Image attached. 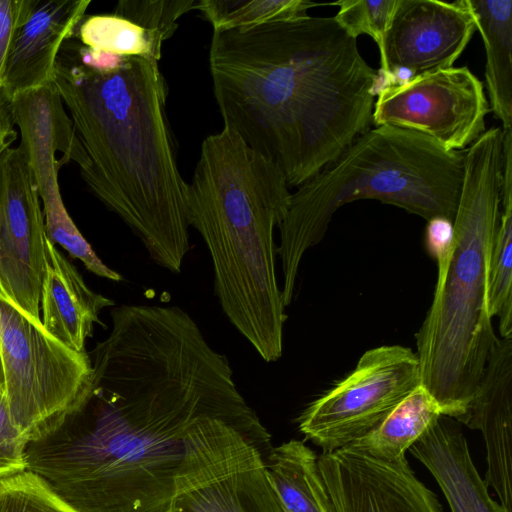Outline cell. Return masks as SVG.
<instances>
[{
	"instance_id": "1",
	"label": "cell",
	"mask_w": 512,
	"mask_h": 512,
	"mask_svg": "<svg viewBox=\"0 0 512 512\" xmlns=\"http://www.w3.org/2000/svg\"><path fill=\"white\" fill-rule=\"evenodd\" d=\"M89 354L81 428L30 443L27 470L77 512H170L185 436L206 416L262 427L227 357L172 305L123 304Z\"/></svg>"
},
{
	"instance_id": "2",
	"label": "cell",
	"mask_w": 512,
	"mask_h": 512,
	"mask_svg": "<svg viewBox=\"0 0 512 512\" xmlns=\"http://www.w3.org/2000/svg\"><path fill=\"white\" fill-rule=\"evenodd\" d=\"M334 17L213 32L209 68L224 126L299 187L373 124L379 71Z\"/></svg>"
},
{
	"instance_id": "3",
	"label": "cell",
	"mask_w": 512,
	"mask_h": 512,
	"mask_svg": "<svg viewBox=\"0 0 512 512\" xmlns=\"http://www.w3.org/2000/svg\"><path fill=\"white\" fill-rule=\"evenodd\" d=\"M74 37L61 47L52 83L88 158L81 177L149 257L178 274L190 250L188 183L176 161L158 61L126 57L117 68H98Z\"/></svg>"
},
{
	"instance_id": "4",
	"label": "cell",
	"mask_w": 512,
	"mask_h": 512,
	"mask_svg": "<svg viewBox=\"0 0 512 512\" xmlns=\"http://www.w3.org/2000/svg\"><path fill=\"white\" fill-rule=\"evenodd\" d=\"M290 197L280 166L231 129L223 127L203 140L187 185L189 226L208 249L224 314L265 362L283 354L287 315L274 230Z\"/></svg>"
},
{
	"instance_id": "5",
	"label": "cell",
	"mask_w": 512,
	"mask_h": 512,
	"mask_svg": "<svg viewBox=\"0 0 512 512\" xmlns=\"http://www.w3.org/2000/svg\"><path fill=\"white\" fill-rule=\"evenodd\" d=\"M503 138V129L492 127L465 150L451 254L437 271L432 304L415 334L421 384L443 416L463 424L499 339L488 309V280L500 216Z\"/></svg>"
},
{
	"instance_id": "6",
	"label": "cell",
	"mask_w": 512,
	"mask_h": 512,
	"mask_svg": "<svg viewBox=\"0 0 512 512\" xmlns=\"http://www.w3.org/2000/svg\"><path fill=\"white\" fill-rule=\"evenodd\" d=\"M465 150L446 149L417 131L391 125L370 128L333 162L291 193L278 226L282 299L292 302L306 251L325 236L342 205L375 199L398 206L427 222L453 224L464 177Z\"/></svg>"
},
{
	"instance_id": "7",
	"label": "cell",
	"mask_w": 512,
	"mask_h": 512,
	"mask_svg": "<svg viewBox=\"0 0 512 512\" xmlns=\"http://www.w3.org/2000/svg\"><path fill=\"white\" fill-rule=\"evenodd\" d=\"M0 353L9 410L29 444L59 432L88 402L89 354L58 341L1 292Z\"/></svg>"
},
{
	"instance_id": "8",
	"label": "cell",
	"mask_w": 512,
	"mask_h": 512,
	"mask_svg": "<svg viewBox=\"0 0 512 512\" xmlns=\"http://www.w3.org/2000/svg\"><path fill=\"white\" fill-rule=\"evenodd\" d=\"M272 448L264 426L197 420L185 436L170 512H284L263 459Z\"/></svg>"
},
{
	"instance_id": "9",
	"label": "cell",
	"mask_w": 512,
	"mask_h": 512,
	"mask_svg": "<svg viewBox=\"0 0 512 512\" xmlns=\"http://www.w3.org/2000/svg\"><path fill=\"white\" fill-rule=\"evenodd\" d=\"M421 384L416 353L401 345L367 350L356 367L310 402L297 418L299 431L331 452L376 428Z\"/></svg>"
},
{
	"instance_id": "10",
	"label": "cell",
	"mask_w": 512,
	"mask_h": 512,
	"mask_svg": "<svg viewBox=\"0 0 512 512\" xmlns=\"http://www.w3.org/2000/svg\"><path fill=\"white\" fill-rule=\"evenodd\" d=\"M490 112L483 83L468 67H449L377 91L375 126L420 132L450 150H463L485 131Z\"/></svg>"
},
{
	"instance_id": "11",
	"label": "cell",
	"mask_w": 512,
	"mask_h": 512,
	"mask_svg": "<svg viewBox=\"0 0 512 512\" xmlns=\"http://www.w3.org/2000/svg\"><path fill=\"white\" fill-rule=\"evenodd\" d=\"M20 135L19 149L31 169L40 201L47 238L63 249L74 247L82 234L65 208L58 172L73 161L80 172L88 165L87 155L72 120L53 83L17 94L8 101Z\"/></svg>"
},
{
	"instance_id": "12",
	"label": "cell",
	"mask_w": 512,
	"mask_h": 512,
	"mask_svg": "<svg viewBox=\"0 0 512 512\" xmlns=\"http://www.w3.org/2000/svg\"><path fill=\"white\" fill-rule=\"evenodd\" d=\"M46 239L31 169L19 147H9L0 154V292L36 319Z\"/></svg>"
},
{
	"instance_id": "13",
	"label": "cell",
	"mask_w": 512,
	"mask_h": 512,
	"mask_svg": "<svg viewBox=\"0 0 512 512\" xmlns=\"http://www.w3.org/2000/svg\"><path fill=\"white\" fill-rule=\"evenodd\" d=\"M476 25L466 0H397L379 47L380 77L396 83L452 67Z\"/></svg>"
},
{
	"instance_id": "14",
	"label": "cell",
	"mask_w": 512,
	"mask_h": 512,
	"mask_svg": "<svg viewBox=\"0 0 512 512\" xmlns=\"http://www.w3.org/2000/svg\"><path fill=\"white\" fill-rule=\"evenodd\" d=\"M331 512H444L406 457L382 460L352 447L318 456Z\"/></svg>"
},
{
	"instance_id": "15",
	"label": "cell",
	"mask_w": 512,
	"mask_h": 512,
	"mask_svg": "<svg viewBox=\"0 0 512 512\" xmlns=\"http://www.w3.org/2000/svg\"><path fill=\"white\" fill-rule=\"evenodd\" d=\"M90 4V0H20L2 78L1 93L8 101L53 82L61 47L76 35Z\"/></svg>"
},
{
	"instance_id": "16",
	"label": "cell",
	"mask_w": 512,
	"mask_h": 512,
	"mask_svg": "<svg viewBox=\"0 0 512 512\" xmlns=\"http://www.w3.org/2000/svg\"><path fill=\"white\" fill-rule=\"evenodd\" d=\"M465 425L482 433L487 461L484 481L512 512V337L495 344Z\"/></svg>"
},
{
	"instance_id": "17",
	"label": "cell",
	"mask_w": 512,
	"mask_h": 512,
	"mask_svg": "<svg viewBox=\"0 0 512 512\" xmlns=\"http://www.w3.org/2000/svg\"><path fill=\"white\" fill-rule=\"evenodd\" d=\"M408 450L434 477L451 512H507L491 497L454 419L440 416Z\"/></svg>"
},
{
	"instance_id": "18",
	"label": "cell",
	"mask_w": 512,
	"mask_h": 512,
	"mask_svg": "<svg viewBox=\"0 0 512 512\" xmlns=\"http://www.w3.org/2000/svg\"><path fill=\"white\" fill-rule=\"evenodd\" d=\"M46 262L42 279L40 310L43 327L58 341L77 352L85 343L100 312L115 302L91 290L76 267L46 239Z\"/></svg>"
},
{
	"instance_id": "19",
	"label": "cell",
	"mask_w": 512,
	"mask_h": 512,
	"mask_svg": "<svg viewBox=\"0 0 512 512\" xmlns=\"http://www.w3.org/2000/svg\"><path fill=\"white\" fill-rule=\"evenodd\" d=\"M466 1L485 47L489 107L507 130L512 128V1Z\"/></svg>"
},
{
	"instance_id": "20",
	"label": "cell",
	"mask_w": 512,
	"mask_h": 512,
	"mask_svg": "<svg viewBox=\"0 0 512 512\" xmlns=\"http://www.w3.org/2000/svg\"><path fill=\"white\" fill-rule=\"evenodd\" d=\"M265 464L284 512H331L318 456L303 441L273 447Z\"/></svg>"
},
{
	"instance_id": "21",
	"label": "cell",
	"mask_w": 512,
	"mask_h": 512,
	"mask_svg": "<svg viewBox=\"0 0 512 512\" xmlns=\"http://www.w3.org/2000/svg\"><path fill=\"white\" fill-rule=\"evenodd\" d=\"M440 416L443 414L439 403L420 384L376 428L348 447L382 460L405 458L410 446Z\"/></svg>"
},
{
	"instance_id": "22",
	"label": "cell",
	"mask_w": 512,
	"mask_h": 512,
	"mask_svg": "<svg viewBox=\"0 0 512 512\" xmlns=\"http://www.w3.org/2000/svg\"><path fill=\"white\" fill-rule=\"evenodd\" d=\"M503 165L498 228L492 250L488 309L501 338L512 337V129L503 130Z\"/></svg>"
},
{
	"instance_id": "23",
	"label": "cell",
	"mask_w": 512,
	"mask_h": 512,
	"mask_svg": "<svg viewBox=\"0 0 512 512\" xmlns=\"http://www.w3.org/2000/svg\"><path fill=\"white\" fill-rule=\"evenodd\" d=\"M319 5L308 0H198L195 9L211 24L213 32H223L303 18L310 8Z\"/></svg>"
},
{
	"instance_id": "24",
	"label": "cell",
	"mask_w": 512,
	"mask_h": 512,
	"mask_svg": "<svg viewBox=\"0 0 512 512\" xmlns=\"http://www.w3.org/2000/svg\"><path fill=\"white\" fill-rule=\"evenodd\" d=\"M76 34L78 40L90 49L155 61L160 60L164 43L155 33L114 13L86 18Z\"/></svg>"
},
{
	"instance_id": "25",
	"label": "cell",
	"mask_w": 512,
	"mask_h": 512,
	"mask_svg": "<svg viewBox=\"0 0 512 512\" xmlns=\"http://www.w3.org/2000/svg\"><path fill=\"white\" fill-rule=\"evenodd\" d=\"M0 512H77L38 474L26 470L0 478Z\"/></svg>"
},
{
	"instance_id": "26",
	"label": "cell",
	"mask_w": 512,
	"mask_h": 512,
	"mask_svg": "<svg viewBox=\"0 0 512 512\" xmlns=\"http://www.w3.org/2000/svg\"><path fill=\"white\" fill-rule=\"evenodd\" d=\"M196 0H120L114 14L155 33L164 42L178 28V19L195 9Z\"/></svg>"
},
{
	"instance_id": "27",
	"label": "cell",
	"mask_w": 512,
	"mask_h": 512,
	"mask_svg": "<svg viewBox=\"0 0 512 512\" xmlns=\"http://www.w3.org/2000/svg\"><path fill=\"white\" fill-rule=\"evenodd\" d=\"M397 0H341L330 5L339 7L335 21L351 37L371 36L381 46Z\"/></svg>"
},
{
	"instance_id": "28",
	"label": "cell",
	"mask_w": 512,
	"mask_h": 512,
	"mask_svg": "<svg viewBox=\"0 0 512 512\" xmlns=\"http://www.w3.org/2000/svg\"><path fill=\"white\" fill-rule=\"evenodd\" d=\"M29 442L15 424L4 388H0V478L27 470Z\"/></svg>"
},
{
	"instance_id": "29",
	"label": "cell",
	"mask_w": 512,
	"mask_h": 512,
	"mask_svg": "<svg viewBox=\"0 0 512 512\" xmlns=\"http://www.w3.org/2000/svg\"><path fill=\"white\" fill-rule=\"evenodd\" d=\"M452 223L442 219L428 222L425 233V245L429 254L436 260L438 270H443L452 250Z\"/></svg>"
},
{
	"instance_id": "30",
	"label": "cell",
	"mask_w": 512,
	"mask_h": 512,
	"mask_svg": "<svg viewBox=\"0 0 512 512\" xmlns=\"http://www.w3.org/2000/svg\"><path fill=\"white\" fill-rule=\"evenodd\" d=\"M20 0H0V91L8 50L13 37Z\"/></svg>"
},
{
	"instance_id": "31",
	"label": "cell",
	"mask_w": 512,
	"mask_h": 512,
	"mask_svg": "<svg viewBox=\"0 0 512 512\" xmlns=\"http://www.w3.org/2000/svg\"><path fill=\"white\" fill-rule=\"evenodd\" d=\"M18 131L12 119L8 100L0 91V154L17 140Z\"/></svg>"
},
{
	"instance_id": "32",
	"label": "cell",
	"mask_w": 512,
	"mask_h": 512,
	"mask_svg": "<svg viewBox=\"0 0 512 512\" xmlns=\"http://www.w3.org/2000/svg\"><path fill=\"white\" fill-rule=\"evenodd\" d=\"M5 385V378H4V369H3V362L2 357L0 353V388H4Z\"/></svg>"
}]
</instances>
